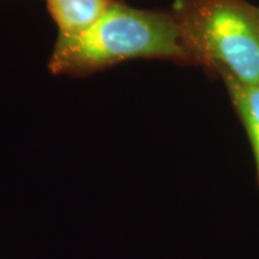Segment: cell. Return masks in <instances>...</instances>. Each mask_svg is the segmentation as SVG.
Here are the masks:
<instances>
[{"mask_svg": "<svg viewBox=\"0 0 259 259\" xmlns=\"http://www.w3.org/2000/svg\"><path fill=\"white\" fill-rule=\"evenodd\" d=\"M139 58L194 63L171 12L139 10L113 0L82 34L57 40L48 66L56 74H83Z\"/></svg>", "mask_w": 259, "mask_h": 259, "instance_id": "obj_1", "label": "cell"}, {"mask_svg": "<svg viewBox=\"0 0 259 259\" xmlns=\"http://www.w3.org/2000/svg\"><path fill=\"white\" fill-rule=\"evenodd\" d=\"M171 14L194 63L259 85L258 6L246 0H177Z\"/></svg>", "mask_w": 259, "mask_h": 259, "instance_id": "obj_2", "label": "cell"}, {"mask_svg": "<svg viewBox=\"0 0 259 259\" xmlns=\"http://www.w3.org/2000/svg\"><path fill=\"white\" fill-rule=\"evenodd\" d=\"M113 0H47L52 18L58 27V40H67L92 27Z\"/></svg>", "mask_w": 259, "mask_h": 259, "instance_id": "obj_3", "label": "cell"}, {"mask_svg": "<svg viewBox=\"0 0 259 259\" xmlns=\"http://www.w3.org/2000/svg\"><path fill=\"white\" fill-rule=\"evenodd\" d=\"M242 125L247 132L253 151L259 183V85H248L228 76L221 74Z\"/></svg>", "mask_w": 259, "mask_h": 259, "instance_id": "obj_4", "label": "cell"}, {"mask_svg": "<svg viewBox=\"0 0 259 259\" xmlns=\"http://www.w3.org/2000/svg\"><path fill=\"white\" fill-rule=\"evenodd\" d=\"M258 14H259V6H258Z\"/></svg>", "mask_w": 259, "mask_h": 259, "instance_id": "obj_5", "label": "cell"}]
</instances>
